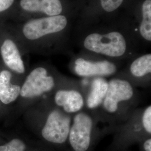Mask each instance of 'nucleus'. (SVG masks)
I'll list each match as a JSON object with an SVG mask.
<instances>
[{
	"instance_id": "obj_15",
	"label": "nucleus",
	"mask_w": 151,
	"mask_h": 151,
	"mask_svg": "<svg viewBox=\"0 0 151 151\" xmlns=\"http://www.w3.org/2000/svg\"><path fill=\"white\" fill-rule=\"evenodd\" d=\"M142 19L139 26L140 37L148 42L151 41V0H145L141 6Z\"/></svg>"
},
{
	"instance_id": "obj_4",
	"label": "nucleus",
	"mask_w": 151,
	"mask_h": 151,
	"mask_svg": "<svg viewBox=\"0 0 151 151\" xmlns=\"http://www.w3.org/2000/svg\"><path fill=\"white\" fill-rule=\"evenodd\" d=\"M104 135L95 114L84 109L72 116L67 151H91L96 142Z\"/></svg>"
},
{
	"instance_id": "obj_13",
	"label": "nucleus",
	"mask_w": 151,
	"mask_h": 151,
	"mask_svg": "<svg viewBox=\"0 0 151 151\" xmlns=\"http://www.w3.org/2000/svg\"><path fill=\"white\" fill-rule=\"evenodd\" d=\"M1 54L5 65L19 74H24L26 68L22 55L15 42L10 38L5 39L1 45Z\"/></svg>"
},
{
	"instance_id": "obj_12",
	"label": "nucleus",
	"mask_w": 151,
	"mask_h": 151,
	"mask_svg": "<svg viewBox=\"0 0 151 151\" xmlns=\"http://www.w3.org/2000/svg\"><path fill=\"white\" fill-rule=\"evenodd\" d=\"M19 6L25 12L40 14L44 16L62 15L65 11L62 0H19Z\"/></svg>"
},
{
	"instance_id": "obj_6",
	"label": "nucleus",
	"mask_w": 151,
	"mask_h": 151,
	"mask_svg": "<svg viewBox=\"0 0 151 151\" xmlns=\"http://www.w3.org/2000/svg\"><path fill=\"white\" fill-rule=\"evenodd\" d=\"M43 118L40 125V134L44 140L63 151H67V140L72 123V115L54 105L52 100L46 103Z\"/></svg>"
},
{
	"instance_id": "obj_7",
	"label": "nucleus",
	"mask_w": 151,
	"mask_h": 151,
	"mask_svg": "<svg viewBox=\"0 0 151 151\" xmlns=\"http://www.w3.org/2000/svg\"><path fill=\"white\" fill-rule=\"evenodd\" d=\"M117 61L85 52L71 61L72 73L82 78L114 77L119 72Z\"/></svg>"
},
{
	"instance_id": "obj_2",
	"label": "nucleus",
	"mask_w": 151,
	"mask_h": 151,
	"mask_svg": "<svg viewBox=\"0 0 151 151\" xmlns=\"http://www.w3.org/2000/svg\"><path fill=\"white\" fill-rule=\"evenodd\" d=\"M110 151H125L130 146L151 137V106L138 107L113 132Z\"/></svg>"
},
{
	"instance_id": "obj_14",
	"label": "nucleus",
	"mask_w": 151,
	"mask_h": 151,
	"mask_svg": "<svg viewBox=\"0 0 151 151\" xmlns=\"http://www.w3.org/2000/svg\"><path fill=\"white\" fill-rule=\"evenodd\" d=\"M12 74L9 70L0 72V101L4 104H9L15 101L20 96L21 86L11 83Z\"/></svg>"
},
{
	"instance_id": "obj_18",
	"label": "nucleus",
	"mask_w": 151,
	"mask_h": 151,
	"mask_svg": "<svg viewBox=\"0 0 151 151\" xmlns=\"http://www.w3.org/2000/svg\"><path fill=\"white\" fill-rule=\"evenodd\" d=\"M15 2V0H0V14L8 11Z\"/></svg>"
},
{
	"instance_id": "obj_9",
	"label": "nucleus",
	"mask_w": 151,
	"mask_h": 151,
	"mask_svg": "<svg viewBox=\"0 0 151 151\" xmlns=\"http://www.w3.org/2000/svg\"><path fill=\"white\" fill-rule=\"evenodd\" d=\"M55 106L73 116L85 107V90L81 81L70 78L52 95Z\"/></svg>"
},
{
	"instance_id": "obj_3",
	"label": "nucleus",
	"mask_w": 151,
	"mask_h": 151,
	"mask_svg": "<svg viewBox=\"0 0 151 151\" xmlns=\"http://www.w3.org/2000/svg\"><path fill=\"white\" fill-rule=\"evenodd\" d=\"M82 46L85 52L116 61L134 55L129 41L118 31L91 32L83 39Z\"/></svg>"
},
{
	"instance_id": "obj_16",
	"label": "nucleus",
	"mask_w": 151,
	"mask_h": 151,
	"mask_svg": "<svg viewBox=\"0 0 151 151\" xmlns=\"http://www.w3.org/2000/svg\"><path fill=\"white\" fill-rule=\"evenodd\" d=\"M27 148L23 140L15 138L4 145L0 146V151H25Z\"/></svg>"
},
{
	"instance_id": "obj_1",
	"label": "nucleus",
	"mask_w": 151,
	"mask_h": 151,
	"mask_svg": "<svg viewBox=\"0 0 151 151\" xmlns=\"http://www.w3.org/2000/svg\"><path fill=\"white\" fill-rule=\"evenodd\" d=\"M140 101L141 94L138 88L124 78L114 76L109 81L103 103L93 113L104 134L111 133L139 107Z\"/></svg>"
},
{
	"instance_id": "obj_10",
	"label": "nucleus",
	"mask_w": 151,
	"mask_h": 151,
	"mask_svg": "<svg viewBox=\"0 0 151 151\" xmlns=\"http://www.w3.org/2000/svg\"><path fill=\"white\" fill-rule=\"evenodd\" d=\"M129 81L138 88L148 87L151 83V54L147 53L134 58L124 70L115 76Z\"/></svg>"
},
{
	"instance_id": "obj_17",
	"label": "nucleus",
	"mask_w": 151,
	"mask_h": 151,
	"mask_svg": "<svg viewBox=\"0 0 151 151\" xmlns=\"http://www.w3.org/2000/svg\"><path fill=\"white\" fill-rule=\"evenodd\" d=\"M124 0H99L103 11L112 13L118 10L122 5Z\"/></svg>"
},
{
	"instance_id": "obj_19",
	"label": "nucleus",
	"mask_w": 151,
	"mask_h": 151,
	"mask_svg": "<svg viewBox=\"0 0 151 151\" xmlns=\"http://www.w3.org/2000/svg\"><path fill=\"white\" fill-rule=\"evenodd\" d=\"M140 151H151V137H148L138 143Z\"/></svg>"
},
{
	"instance_id": "obj_11",
	"label": "nucleus",
	"mask_w": 151,
	"mask_h": 151,
	"mask_svg": "<svg viewBox=\"0 0 151 151\" xmlns=\"http://www.w3.org/2000/svg\"><path fill=\"white\" fill-rule=\"evenodd\" d=\"M81 83L85 90V109L95 111L100 106L107 93L109 81L104 77L84 78Z\"/></svg>"
},
{
	"instance_id": "obj_8",
	"label": "nucleus",
	"mask_w": 151,
	"mask_h": 151,
	"mask_svg": "<svg viewBox=\"0 0 151 151\" xmlns=\"http://www.w3.org/2000/svg\"><path fill=\"white\" fill-rule=\"evenodd\" d=\"M68 22L67 17L63 14L34 18L23 24L21 32L23 37L28 41L40 42L60 35L67 27Z\"/></svg>"
},
{
	"instance_id": "obj_5",
	"label": "nucleus",
	"mask_w": 151,
	"mask_h": 151,
	"mask_svg": "<svg viewBox=\"0 0 151 151\" xmlns=\"http://www.w3.org/2000/svg\"><path fill=\"white\" fill-rule=\"evenodd\" d=\"M70 78L40 65L34 68L27 75L21 86L20 96L27 100H37L54 92Z\"/></svg>"
}]
</instances>
